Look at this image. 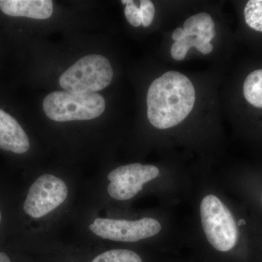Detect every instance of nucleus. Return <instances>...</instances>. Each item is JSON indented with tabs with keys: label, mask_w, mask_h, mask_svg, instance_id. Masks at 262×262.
<instances>
[{
	"label": "nucleus",
	"mask_w": 262,
	"mask_h": 262,
	"mask_svg": "<svg viewBox=\"0 0 262 262\" xmlns=\"http://www.w3.org/2000/svg\"><path fill=\"white\" fill-rule=\"evenodd\" d=\"M195 98L188 77L175 71L166 72L153 81L148 91V120L158 129L176 126L192 112Z\"/></svg>",
	"instance_id": "nucleus-1"
},
{
	"label": "nucleus",
	"mask_w": 262,
	"mask_h": 262,
	"mask_svg": "<svg viewBox=\"0 0 262 262\" xmlns=\"http://www.w3.org/2000/svg\"><path fill=\"white\" fill-rule=\"evenodd\" d=\"M43 110L51 120L56 122L89 120L101 116L106 102L101 95L75 94L68 91H54L43 101Z\"/></svg>",
	"instance_id": "nucleus-2"
},
{
	"label": "nucleus",
	"mask_w": 262,
	"mask_h": 262,
	"mask_svg": "<svg viewBox=\"0 0 262 262\" xmlns=\"http://www.w3.org/2000/svg\"><path fill=\"white\" fill-rule=\"evenodd\" d=\"M113 70L106 57L92 54L83 57L62 74V89L75 94H92L107 87Z\"/></svg>",
	"instance_id": "nucleus-3"
},
{
	"label": "nucleus",
	"mask_w": 262,
	"mask_h": 262,
	"mask_svg": "<svg viewBox=\"0 0 262 262\" xmlns=\"http://www.w3.org/2000/svg\"><path fill=\"white\" fill-rule=\"evenodd\" d=\"M203 230L208 242L218 251L227 252L235 246L238 229L232 213L213 194L203 198L201 204Z\"/></svg>",
	"instance_id": "nucleus-4"
},
{
	"label": "nucleus",
	"mask_w": 262,
	"mask_h": 262,
	"mask_svg": "<svg viewBox=\"0 0 262 262\" xmlns=\"http://www.w3.org/2000/svg\"><path fill=\"white\" fill-rule=\"evenodd\" d=\"M68 192L62 179L52 174H44L29 188L24 211L32 218H42L61 206L67 200Z\"/></svg>",
	"instance_id": "nucleus-5"
},
{
	"label": "nucleus",
	"mask_w": 262,
	"mask_h": 262,
	"mask_svg": "<svg viewBox=\"0 0 262 262\" xmlns=\"http://www.w3.org/2000/svg\"><path fill=\"white\" fill-rule=\"evenodd\" d=\"M161 225L152 218L136 221L97 218L89 226L90 230L103 239L118 242H137L159 233Z\"/></svg>",
	"instance_id": "nucleus-6"
},
{
	"label": "nucleus",
	"mask_w": 262,
	"mask_h": 262,
	"mask_svg": "<svg viewBox=\"0 0 262 262\" xmlns=\"http://www.w3.org/2000/svg\"><path fill=\"white\" fill-rule=\"evenodd\" d=\"M159 174V169L152 165L133 163L118 167L108 174L110 184L107 192L117 201H127L142 190L144 184Z\"/></svg>",
	"instance_id": "nucleus-7"
},
{
	"label": "nucleus",
	"mask_w": 262,
	"mask_h": 262,
	"mask_svg": "<svg viewBox=\"0 0 262 262\" xmlns=\"http://www.w3.org/2000/svg\"><path fill=\"white\" fill-rule=\"evenodd\" d=\"M29 146L28 136L18 122L0 108V149L24 154L28 151Z\"/></svg>",
	"instance_id": "nucleus-8"
},
{
	"label": "nucleus",
	"mask_w": 262,
	"mask_h": 262,
	"mask_svg": "<svg viewBox=\"0 0 262 262\" xmlns=\"http://www.w3.org/2000/svg\"><path fill=\"white\" fill-rule=\"evenodd\" d=\"M0 9L13 17L48 19L53 12L51 0H0Z\"/></svg>",
	"instance_id": "nucleus-9"
},
{
	"label": "nucleus",
	"mask_w": 262,
	"mask_h": 262,
	"mask_svg": "<svg viewBox=\"0 0 262 262\" xmlns=\"http://www.w3.org/2000/svg\"><path fill=\"white\" fill-rule=\"evenodd\" d=\"M183 29L187 36L199 38L206 43H211L215 36L214 22L211 15L206 13L189 17L184 22Z\"/></svg>",
	"instance_id": "nucleus-10"
},
{
	"label": "nucleus",
	"mask_w": 262,
	"mask_h": 262,
	"mask_svg": "<svg viewBox=\"0 0 262 262\" xmlns=\"http://www.w3.org/2000/svg\"><path fill=\"white\" fill-rule=\"evenodd\" d=\"M194 47L203 54H209L213 51V47L211 43L203 42L196 37L187 36L182 40L173 43L171 47V56L176 61H182L187 56L188 51L191 48Z\"/></svg>",
	"instance_id": "nucleus-11"
},
{
	"label": "nucleus",
	"mask_w": 262,
	"mask_h": 262,
	"mask_svg": "<svg viewBox=\"0 0 262 262\" xmlns=\"http://www.w3.org/2000/svg\"><path fill=\"white\" fill-rule=\"evenodd\" d=\"M244 94L248 103L262 108V70L254 71L248 75L244 82Z\"/></svg>",
	"instance_id": "nucleus-12"
},
{
	"label": "nucleus",
	"mask_w": 262,
	"mask_h": 262,
	"mask_svg": "<svg viewBox=\"0 0 262 262\" xmlns=\"http://www.w3.org/2000/svg\"><path fill=\"white\" fill-rule=\"evenodd\" d=\"M91 262H143L140 256L127 249H114L98 255Z\"/></svg>",
	"instance_id": "nucleus-13"
},
{
	"label": "nucleus",
	"mask_w": 262,
	"mask_h": 262,
	"mask_svg": "<svg viewBox=\"0 0 262 262\" xmlns=\"http://www.w3.org/2000/svg\"><path fill=\"white\" fill-rule=\"evenodd\" d=\"M244 15L248 27L262 32V0L248 1L245 8Z\"/></svg>",
	"instance_id": "nucleus-14"
},
{
	"label": "nucleus",
	"mask_w": 262,
	"mask_h": 262,
	"mask_svg": "<svg viewBox=\"0 0 262 262\" xmlns=\"http://www.w3.org/2000/svg\"><path fill=\"white\" fill-rule=\"evenodd\" d=\"M122 3L126 5L125 9V15L127 21L134 27H140L141 15L139 8L134 4V1H130V0H122Z\"/></svg>",
	"instance_id": "nucleus-15"
},
{
	"label": "nucleus",
	"mask_w": 262,
	"mask_h": 262,
	"mask_svg": "<svg viewBox=\"0 0 262 262\" xmlns=\"http://www.w3.org/2000/svg\"><path fill=\"white\" fill-rule=\"evenodd\" d=\"M139 9H140L141 15V25L144 27H149L152 23L155 17L154 4L149 0H141Z\"/></svg>",
	"instance_id": "nucleus-16"
},
{
	"label": "nucleus",
	"mask_w": 262,
	"mask_h": 262,
	"mask_svg": "<svg viewBox=\"0 0 262 262\" xmlns=\"http://www.w3.org/2000/svg\"><path fill=\"white\" fill-rule=\"evenodd\" d=\"M187 37V33L183 28H177L172 34V39H173L174 42H179V41L182 40L183 39Z\"/></svg>",
	"instance_id": "nucleus-17"
},
{
	"label": "nucleus",
	"mask_w": 262,
	"mask_h": 262,
	"mask_svg": "<svg viewBox=\"0 0 262 262\" xmlns=\"http://www.w3.org/2000/svg\"><path fill=\"white\" fill-rule=\"evenodd\" d=\"M0 262H11L6 253L0 252Z\"/></svg>",
	"instance_id": "nucleus-18"
},
{
	"label": "nucleus",
	"mask_w": 262,
	"mask_h": 262,
	"mask_svg": "<svg viewBox=\"0 0 262 262\" xmlns=\"http://www.w3.org/2000/svg\"><path fill=\"white\" fill-rule=\"evenodd\" d=\"M1 220H2V214H1V212H0V223H1Z\"/></svg>",
	"instance_id": "nucleus-19"
}]
</instances>
